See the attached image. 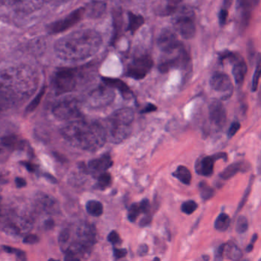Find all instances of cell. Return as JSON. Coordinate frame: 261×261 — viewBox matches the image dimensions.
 Here are the masks:
<instances>
[{
  "instance_id": "52",
  "label": "cell",
  "mask_w": 261,
  "mask_h": 261,
  "mask_svg": "<svg viewBox=\"0 0 261 261\" xmlns=\"http://www.w3.org/2000/svg\"><path fill=\"white\" fill-rule=\"evenodd\" d=\"M42 1H43V3H47V4L55 6L61 5V4L67 2V0H42Z\"/></svg>"
},
{
  "instance_id": "33",
  "label": "cell",
  "mask_w": 261,
  "mask_h": 261,
  "mask_svg": "<svg viewBox=\"0 0 261 261\" xmlns=\"http://www.w3.org/2000/svg\"><path fill=\"white\" fill-rule=\"evenodd\" d=\"M142 213L140 203H134L128 210L127 218L131 222H135L139 215Z\"/></svg>"
},
{
  "instance_id": "53",
  "label": "cell",
  "mask_w": 261,
  "mask_h": 261,
  "mask_svg": "<svg viewBox=\"0 0 261 261\" xmlns=\"http://www.w3.org/2000/svg\"><path fill=\"white\" fill-rule=\"evenodd\" d=\"M256 240H257V234L255 233V234H253V238H252L251 241H250V244H249L247 249H246L247 252H251L253 250V245H254V243L256 242Z\"/></svg>"
},
{
  "instance_id": "6",
  "label": "cell",
  "mask_w": 261,
  "mask_h": 261,
  "mask_svg": "<svg viewBox=\"0 0 261 261\" xmlns=\"http://www.w3.org/2000/svg\"><path fill=\"white\" fill-rule=\"evenodd\" d=\"M33 218L28 215L9 212L5 215L0 214V229L7 234H27L33 227Z\"/></svg>"
},
{
  "instance_id": "15",
  "label": "cell",
  "mask_w": 261,
  "mask_h": 261,
  "mask_svg": "<svg viewBox=\"0 0 261 261\" xmlns=\"http://www.w3.org/2000/svg\"><path fill=\"white\" fill-rule=\"evenodd\" d=\"M209 119L211 123L217 128H221L227 120L225 108L221 102L214 100L209 106Z\"/></svg>"
},
{
  "instance_id": "25",
  "label": "cell",
  "mask_w": 261,
  "mask_h": 261,
  "mask_svg": "<svg viewBox=\"0 0 261 261\" xmlns=\"http://www.w3.org/2000/svg\"><path fill=\"white\" fill-rule=\"evenodd\" d=\"M114 36H113L112 44L116 43L121 36L122 29H123V15L120 10L114 12Z\"/></svg>"
},
{
  "instance_id": "50",
  "label": "cell",
  "mask_w": 261,
  "mask_h": 261,
  "mask_svg": "<svg viewBox=\"0 0 261 261\" xmlns=\"http://www.w3.org/2000/svg\"><path fill=\"white\" fill-rule=\"evenodd\" d=\"M21 164L23 165V166L27 168V170H28L29 172H36V166H35L34 164H33V163H29V162H21Z\"/></svg>"
},
{
  "instance_id": "7",
  "label": "cell",
  "mask_w": 261,
  "mask_h": 261,
  "mask_svg": "<svg viewBox=\"0 0 261 261\" xmlns=\"http://www.w3.org/2000/svg\"><path fill=\"white\" fill-rule=\"evenodd\" d=\"M53 114L59 120H74L82 117L79 103L74 99H65L55 105Z\"/></svg>"
},
{
  "instance_id": "19",
  "label": "cell",
  "mask_w": 261,
  "mask_h": 261,
  "mask_svg": "<svg viewBox=\"0 0 261 261\" xmlns=\"http://www.w3.org/2000/svg\"><path fill=\"white\" fill-rule=\"evenodd\" d=\"M114 164L109 155H103L98 159H94L88 163V169L93 174H100L106 172Z\"/></svg>"
},
{
  "instance_id": "47",
  "label": "cell",
  "mask_w": 261,
  "mask_h": 261,
  "mask_svg": "<svg viewBox=\"0 0 261 261\" xmlns=\"http://www.w3.org/2000/svg\"><path fill=\"white\" fill-rule=\"evenodd\" d=\"M126 253H127V251L126 249H117L115 247L114 248V257L117 259L125 257L126 256Z\"/></svg>"
},
{
  "instance_id": "5",
  "label": "cell",
  "mask_w": 261,
  "mask_h": 261,
  "mask_svg": "<svg viewBox=\"0 0 261 261\" xmlns=\"http://www.w3.org/2000/svg\"><path fill=\"white\" fill-rule=\"evenodd\" d=\"M134 119V112L130 108L117 110L107 120V139L112 143H119L126 140L131 133V124Z\"/></svg>"
},
{
  "instance_id": "44",
  "label": "cell",
  "mask_w": 261,
  "mask_h": 261,
  "mask_svg": "<svg viewBox=\"0 0 261 261\" xmlns=\"http://www.w3.org/2000/svg\"><path fill=\"white\" fill-rule=\"evenodd\" d=\"M227 16H228V10L223 8L219 13V23L221 27L225 25Z\"/></svg>"
},
{
  "instance_id": "49",
  "label": "cell",
  "mask_w": 261,
  "mask_h": 261,
  "mask_svg": "<svg viewBox=\"0 0 261 261\" xmlns=\"http://www.w3.org/2000/svg\"><path fill=\"white\" fill-rule=\"evenodd\" d=\"M157 107L152 103H149L143 111H141V114H148V113L154 112L156 111Z\"/></svg>"
},
{
  "instance_id": "3",
  "label": "cell",
  "mask_w": 261,
  "mask_h": 261,
  "mask_svg": "<svg viewBox=\"0 0 261 261\" xmlns=\"http://www.w3.org/2000/svg\"><path fill=\"white\" fill-rule=\"evenodd\" d=\"M61 133L71 146L83 150H97L107 141L105 127L97 122L89 123L80 119L71 120Z\"/></svg>"
},
{
  "instance_id": "10",
  "label": "cell",
  "mask_w": 261,
  "mask_h": 261,
  "mask_svg": "<svg viewBox=\"0 0 261 261\" xmlns=\"http://www.w3.org/2000/svg\"><path fill=\"white\" fill-rule=\"evenodd\" d=\"M190 58L184 47L175 51V56L163 61L159 65V70L161 73H167L173 68H186L189 66Z\"/></svg>"
},
{
  "instance_id": "13",
  "label": "cell",
  "mask_w": 261,
  "mask_h": 261,
  "mask_svg": "<svg viewBox=\"0 0 261 261\" xmlns=\"http://www.w3.org/2000/svg\"><path fill=\"white\" fill-rule=\"evenodd\" d=\"M174 28L181 37L191 39L195 36L196 32L195 21L189 15H181L173 21Z\"/></svg>"
},
{
  "instance_id": "38",
  "label": "cell",
  "mask_w": 261,
  "mask_h": 261,
  "mask_svg": "<svg viewBox=\"0 0 261 261\" xmlns=\"http://www.w3.org/2000/svg\"><path fill=\"white\" fill-rule=\"evenodd\" d=\"M181 2V0H168L167 5L163 11V15L172 14L178 8V6Z\"/></svg>"
},
{
  "instance_id": "43",
  "label": "cell",
  "mask_w": 261,
  "mask_h": 261,
  "mask_svg": "<svg viewBox=\"0 0 261 261\" xmlns=\"http://www.w3.org/2000/svg\"><path fill=\"white\" fill-rule=\"evenodd\" d=\"M39 238L36 234H27L25 235L23 239L24 244H35L39 242Z\"/></svg>"
},
{
  "instance_id": "56",
  "label": "cell",
  "mask_w": 261,
  "mask_h": 261,
  "mask_svg": "<svg viewBox=\"0 0 261 261\" xmlns=\"http://www.w3.org/2000/svg\"><path fill=\"white\" fill-rule=\"evenodd\" d=\"M44 176H45V178H47V179L49 180V181H51V182H57V179H56V178H54V177H53V175H50V174H44Z\"/></svg>"
},
{
  "instance_id": "41",
  "label": "cell",
  "mask_w": 261,
  "mask_h": 261,
  "mask_svg": "<svg viewBox=\"0 0 261 261\" xmlns=\"http://www.w3.org/2000/svg\"><path fill=\"white\" fill-rule=\"evenodd\" d=\"M108 240L109 242H111L113 244H118L121 242V239H120V234L116 230H112L111 233H109L108 237Z\"/></svg>"
},
{
  "instance_id": "29",
  "label": "cell",
  "mask_w": 261,
  "mask_h": 261,
  "mask_svg": "<svg viewBox=\"0 0 261 261\" xmlns=\"http://www.w3.org/2000/svg\"><path fill=\"white\" fill-rule=\"evenodd\" d=\"M87 212L91 216L100 217L103 215V206L100 201L91 200L86 204Z\"/></svg>"
},
{
  "instance_id": "51",
  "label": "cell",
  "mask_w": 261,
  "mask_h": 261,
  "mask_svg": "<svg viewBox=\"0 0 261 261\" xmlns=\"http://www.w3.org/2000/svg\"><path fill=\"white\" fill-rule=\"evenodd\" d=\"M148 251H149V247L146 244H142L139 247L138 253L140 256H144L148 253Z\"/></svg>"
},
{
  "instance_id": "55",
  "label": "cell",
  "mask_w": 261,
  "mask_h": 261,
  "mask_svg": "<svg viewBox=\"0 0 261 261\" xmlns=\"http://www.w3.org/2000/svg\"><path fill=\"white\" fill-rule=\"evenodd\" d=\"M55 227V221L51 219L47 220L45 222V227L48 230L53 228Z\"/></svg>"
},
{
  "instance_id": "21",
  "label": "cell",
  "mask_w": 261,
  "mask_h": 261,
  "mask_svg": "<svg viewBox=\"0 0 261 261\" xmlns=\"http://www.w3.org/2000/svg\"><path fill=\"white\" fill-rule=\"evenodd\" d=\"M103 82L108 88H114L118 90L121 93L123 98L130 99L133 97V92L130 88L128 87L125 82L117 79H111V77H103Z\"/></svg>"
},
{
  "instance_id": "12",
  "label": "cell",
  "mask_w": 261,
  "mask_h": 261,
  "mask_svg": "<svg viewBox=\"0 0 261 261\" xmlns=\"http://www.w3.org/2000/svg\"><path fill=\"white\" fill-rule=\"evenodd\" d=\"M210 85L214 91L223 94V100L229 98L233 92L231 80L225 73L215 72L211 77Z\"/></svg>"
},
{
  "instance_id": "18",
  "label": "cell",
  "mask_w": 261,
  "mask_h": 261,
  "mask_svg": "<svg viewBox=\"0 0 261 261\" xmlns=\"http://www.w3.org/2000/svg\"><path fill=\"white\" fill-rule=\"evenodd\" d=\"M13 10L20 13H30L42 6V0H9Z\"/></svg>"
},
{
  "instance_id": "28",
  "label": "cell",
  "mask_w": 261,
  "mask_h": 261,
  "mask_svg": "<svg viewBox=\"0 0 261 261\" xmlns=\"http://www.w3.org/2000/svg\"><path fill=\"white\" fill-rule=\"evenodd\" d=\"M173 176L186 185H189L192 181V173L190 170L184 166H178L176 170L173 172Z\"/></svg>"
},
{
  "instance_id": "24",
  "label": "cell",
  "mask_w": 261,
  "mask_h": 261,
  "mask_svg": "<svg viewBox=\"0 0 261 261\" xmlns=\"http://www.w3.org/2000/svg\"><path fill=\"white\" fill-rule=\"evenodd\" d=\"M1 143L12 151L22 150L25 148V142L16 135L7 136L1 139Z\"/></svg>"
},
{
  "instance_id": "30",
  "label": "cell",
  "mask_w": 261,
  "mask_h": 261,
  "mask_svg": "<svg viewBox=\"0 0 261 261\" xmlns=\"http://www.w3.org/2000/svg\"><path fill=\"white\" fill-rule=\"evenodd\" d=\"M230 218L228 215L225 213H221L218 215L215 223V227L217 230L224 231L228 228L230 225Z\"/></svg>"
},
{
  "instance_id": "42",
  "label": "cell",
  "mask_w": 261,
  "mask_h": 261,
  "mask_svg": "<svg viewBox=\"0 0 261 261\" xmlns=\"http://www.w3.org/2000/svg\"><path fill=\"white\" fill-rule=\"evenodd\" d=\"M240 129H241V123L239 122H233V123H232V124L230 125V127L228 129L229 138H232L239 131Z\"/></svg>"
},
{
  "instance_id": "37",
  "label": "cell",
  "mask_w": 261,
  "mask_h": 261,
  "mask_svg": "<svg viewBox=\"0 0 261 261\" xmlns=\"http://www.w3.org/2000/svg\"><path fill=\"white\" fill-rule=\"evenodd\" d=\"M248 229V221L244 216H240L238 218L236 224V230L238 233H245Z\"/></svg>"
},
{
  "instance_id": "36",
  "label": "cell",
  "mask_w": 261,
  "mask_h": 261,
  "mask_svg": "<svg viewBox=\"0 0 261 261\" xmlns=\"http://www.w3.org/2000/svg\"><path fill=\"white\" fill-rule=\"evenodd\" d=\"M3 250L9 253H14L16 257L21 260H25L27 259V255L25 253L19 249L14 248V247H10V246H3Z\"/></svg>"
},
{
  "instance_id": "40",
  "label": "cell",
  "mask_w": 261,
  "mask_h": 261,
  "mask_svg": "<svg viewBox=\"0 0 261 261\" xmlns=\"http://www.w3.org/2000/svg\"><path fill=\"white\" fill-rule=\"evenodd\" d=\"M253 176L251 177L250 180V183H249L248 187H247V190H246L245 193H244V197L241 199V203L239 204V207L238 208V212H239L243 207H244V204L247 201V198H248L249 195H250V190H251L252 184H253Z\"/></svg>"
},
{
  "instance_id": "1",
  "label": "cell",
  "mask_w": 261,
  "mask_h": 261,
  "mask_svg": "<svg viewBox=\"0 0 261 261\" xmlns=\"http://www.w3.org/2000/svg\"><path fill=\"white\" fill-rule=\"evenodd\" d=\"M37 71L30 65L10 67L0 71V108L3 111L30 98L39 85Z\"/></svg>"
},
{
  "instance_id": "4",
  "label": "cell",
  "mask_w": 261,
  "mask_h": 261,
  "mask_svg": "<svg viewBox=\"0 0 261 261\" xmlns=\"http://www.w3.org/2000/svg\"><path fill=\"white\" fill-rule=\"evenodd\" d=\"M74 236V239L70 237L69 241L63 250L65 253V259L68 260H79L89 256L97 242V230L93 224L88 222L81 223L76 227Z\"/></svg>"
},
{
  "instance_id": "58",
  "label": "cell",
  "mask_w": 261,
  "mask_h": 261,
  "mask_svg": "<svg viewBox=\"0 0 261 261\" xmlns=\"http://www.w3.org/2000/svg\"><path fill=\"white\" fill-rule=\"evenodd\" d=\"M1 201H2V197L0 196V205H1Z\"/></svg>"
},
{
  "instance_id": "48",
  "label": "cell",
  "mask_w": 261,
  "mask_h": 261,
  "mask_svg": "<svg viewBox=\"0 0 261 261\" xmlns=\"http://www.w3.org/2000/svg\"><path fill=\"white\" fill-rule=\"evenodd\" d=\"M151 221H152V216L149 213L146 214V216L140 221V225L141 227H145V226L149 225Z\"/></svg>"
},
{
  "instance_id": "11",
  "label": "cell",
  "mask_w": 261,
  "mask_h": 261,
  "mask_svg": "<svg viewBox=\"0 0 261 261\" xmlns=\"http://www.w3.org/2000/svg\"><path fill=\"white\" fill-rule=\"evenodd\" d=\"M157 44L160 50L167 55L172 54L184 47L175 33L170 30L162 31L157 40Z\"/></svg>"
},
{
  "instance_id": "46",
  "label": "cell",
  "mask_w": 261,
  "mask_h": 261,
  "mask_svg": "<svg viewBox=\"0 0 261 261\" xmlns=\"http://www.w3.org/2000/svg\"><path fill=\"white\" fill-rule=\"evenodd\" d=\"M42 94L41 93L30 105H29L28 108H27V112H32V111H34L36 108H37L38 105H39V102H40L41 98H42Z\"/></svg>"
},
{
  "instance_id": "17",
  "label": "cell",
  "mask_w": 261,
  "mask_h": 261,
  "mask_svg": "<svg viewBox=\"0 0 261 261\" xmlns=\"http://www.w3.org/2000/svg\"><path fill=\"white\" fill-rule=\"evenodd\" d=\"M37 205L49 215H57L60 212V206L57 200L46 193H39L36 196Z\"/></svg>"
},
{
  "instance_id": "35",
  "label": "cell",
  "mask_w": 261,
  "mask_h": 261,
  "mask_svg": "<svg viewBox=\"0 0 261 261\" xmlns=\"http://www.w3.org/2000/svg\"><path fill=\"white\" fill-rule=\"evenodd\" d=\"M259 77H260V57H258L257 63H256V70L253 74V82H252V91H256L259 83Z\"/></svg>"
},
{
  "instance_id": "39",
  "label": "cell",
  "mask_w": 261,
  "mask_h": 261,
  "mask_svg": "<svg viewBox=\"0 0 261 261\" xmlns=\"http://www.w3.org/2000/svg\"><path fill=\"white\" fill-rule=\"evenodd\" d=\"M13 151L5 145L0 143V163H6L10 158Z\"/></svg>"
},
{
  "instance_id": "34",
  "label": "cell",
  "mask_w": 261,
  "mask_h": 261,
  "mask_svg": "<svg viewBox=\"0 0 261 261\" xmlns=\"http://www.w3.org/2000/svg\"><path fill=\"white\" fill-rule=\"evenodd\" d=\"M198 204L195 201L189 200V201H185L181 206V210L183 213L186 215H192L198 208Z\"/></svg>"
},
{
  "instance_id": "8",
  "label": "cell",
  "mask_w": 261,
  "mask_h": 261,
  "mask_svg": "<svg viewBox=\"0 0 261 261\" xmlns=\"http://www.w3.org/2000/svg\"><path fill=\"white\" fill-rule=\"evenodd\" d=\"M153 67V60L151 56L145 55L134 59L127 66L126 75L135 80L144 79Z\"/></svg>"
},
{
  "instance_id": "59",
  "label": "cell",
  "mask_w": 261,
  "mask_h": 261,
  "mask_svg": "<svg viewBox=\"0 0 261 261\" xmlns=\"http://www.w3.org/2000/svg\"><path fill=\"white\" fill-rule=\"evenodd\" d=\"M3 112V111L2 110H1V108H0V113H2Z\"/></svg>"
},
{
  "instance_id": "31",
  "label": "cell",
  "mask_w": 261,
  "mask_h": 261,
  "mask_svg": "<svg viewBox=\"0 0 261 261\" xmlns=\"http://www.w3.org/2000/svg\"><path fill=\"white\" fill-rule=\"evenodd\" d=\"M200 195L204 200H208L215 195V190L204 181L199 183Z\"/></svg>"
},
{
  "instance_id": "45",
  "label": "cell",
  "mask_w": 261,
  "mask_h": 261,
  "mask_svg": "<svg viewBox=\"0 0 261 261\" xmlns=\"http://www.w3.org/2000/svg\"><path fill=\"white\" fill-rule=\"evenodd\" d=\"M140 207H141L142 213L148 214L150 212L151 204L148 199H143L141 202H140Z\"/></svg>"
},
{
  "instance_id": "23",
  "label": "cell",
  "mask_w": 261,
  "mask_h": 261,
  "mask_svg": "<svg viewBox=\"0 0 261 261\" xmlns=\"http://www.w3.org/2000/svg\"><path fill=\"white\" fill-rule=\"evenodd\" d=\"M241 256H242V253L236 244L232 242L222 244L223 259L225 257L232 260H237L239 259Z\"/></svg>"
},
{
  "instance_id": "57",
  "label": "cell",
  "mask_w": 261,
  "mask_h": 261,
  "mask_svg": "<svg viewBox=\"0 0 261 261\" xmlns=\"http://www.w3.org/2000/svg\"><path fill=\"white\" fill-rule=\"evenodd\" d=\"M232 3H233V0H224V9L228 10L230 6L232 5Z\"/></svg>"
},
{
  "instance_id": "14",
  "label": "cell",
  "mask_w": 261,
  "mask_h": 261,
  "mask_svg": "<svg viewBox=\"0 0 261 261\" xmlns=\"http://www.w3.org/2000/svg\"><path fill=\"white\" fill-rule=\"evenodd\" d=\"M221 159L227 160V154L224 152H219V153L210 155V156L200 158L195 165V170H196L197 173L203 175V176H210L213 174L215 161L221 160Z\"/></svg>"
},
{
  "instance_id": "27",
  "label": "cell",
  "mask_w": 261,
  "mask_h": 261,
  "mask_svg": "<svg viewBox=\"0 0 261 261\" xmlns=\"http://www.w3.org/2000/svg\"><path fill=\"white\" fill-rule=\"evenodd\" d=\"M244 169V164L242 163H234L227 166L223 172L220 174V177L223 179H230L239 172H242Z\"/></svg>"
},
{
  "instance_id": "20",
  "label": "cell",
  "mask_w": 261,
  "mask_h": 261,
  "mask_svg": "<svg viewBox=\"0 0 261 261\" xmlns=\"http://www.w3.org/2000/svg\"><path fill=\"white\" fill-rule=\"evenodd\" d=\"M259 0H237V9L241 14L243 25L248 23L252 11L256 8Z\"/></svg>"
},
{
  "instance_id": "9",
  "label": "cell",
  "mask_w": 261,
  "mask_h": 261,
  "mask_svg": "<svg viewBox=\"0 0 261 261\" xmlns=\"http://www.w3.org/2000/svg\"><path fill=\"white\" fill-rule=\"evenodd\" d=\"M54 88L59 94L73 91L77 85V76L74 71L62 69L56 73L54 77Z\"/></svg>"
},
{
  "instance_id": "32",
  "label": "cell",
  "mask_w": 261,
  "mask_h": 261,
  "mask_svg": "<svg viewBox=\"0 0 261 261\" xmlns=\"http://www.w3.org/2000/svg\"><path fill=\"white\" fill-rule=\"evenodd\" d=\"M112 184V177L111 174L105 172L100 174L98 176V181H97V186L100 189H106L109 188Z\"/></svg>"
},
{
  "instance_id": "26",
  "label": "cell",
  "mask_w": 261,
  "mask_h": 261,
  "mask_svg": "<svg viewBox=\"0 0 261 261\" xmlns=\"http://www.w3.org/2000/svg\"><path fill=\"white\" fill-rule=\"evenodd\" d=\"M128 19H129V23H128L126 31L131 32L133 34H134L145 22V19L143 16L134 14L131 12L128 13Z\"/></svg>"
},
{
  "instance_id": "2",
  "label": "cell",
  "mask_w": 261,
  "mask_h": 261,
  "mask_svg": "<svg viewBox=\"0 0 261 261\" xmlns=\"http://www.w3.org/2000/svg\"><path fill=\"white\" fill-rule=\"evenodd\" d=\"M102 43L100 33L92 30H82L59 39L55 45V51L62 60L77 62L94 56Z\"/></svg>"
},
{
  "instance_id": "16",
  "label": "cell",
  "mask_w": 261,
  "mask_h": 261,
  "mask_svg": "<svg viewBox=\"0 0 261 261\" xmlns=\"http://www.w3.org/2000/svg\"><path fill=\"white\" fill-rule=\"evenodd\" d=\"M114 98V94L108 88H100L91 93L89 105L92 108H101L111 103Z\"/></svg>"
},
{
  "instance_id": "54",
  "label": "cell",
  "mask_w": 261,
  "mask_h": 261,
  "mask_svg": "<svg viewBox=\"0 0 261 261\" xmlns=\"http://www.w3.org/2000/svg\"><path fill=\"white\" fill-rule=\"evenodd\" d=\"M15 181H16V186L18 188H22L27 186V181L24 178H21V177L16 178Z\"/></svg>"
},
{
  "instance_id": "22",
  "label": "cell",
  "mask_w": 261,
  "mask_h": 261,
  "mask_svg": "<svg viewBox=\"0 0 261 261\" xmlns=\"http://www.w3.org/2000/svg\"><path fill=\"white\" fill-rule=\"evenodd\" d=\"M247 72V64L241 58H238V59L234 61V65H233V70H232L233 79H234L237 85H242Z\"/></svg>"
}]
</instances>
